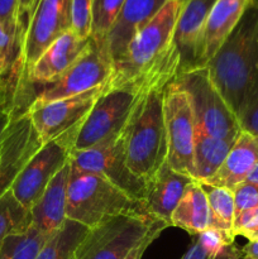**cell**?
<instances>
[{"instance_id": "3", "label": "cell", "mask_w": 258, "mask_h": 259, "mask_svg": "<svg viewBox=\"0 0 258 259\" xmlns=\"http://www.w3.org/2000/svg\"><path fill=\"white\" fill-rule=\"evenodd\" d=\"M180 9L179 0H167L159 12L137 33L125 53L113 65V73L105 83L106 90L136 82L180 57L174 45Z\"/></svg>"}, {"instance_id": "12", "label": "cell", "mask_w": 258, "mask_h": 259, "mask_svg": "<svg viewBox=\"0 0 258 259\" xmlns=\"http://www.w3.org/2000/svg\"><path fill=\"white\" fill-rule=\"evenodd\" d=\"M42 144L28 113L13 119L0 146V196L12 189L18 175Z\"/></svg>"}, {"instance_id": "14", "label": "cell", "mask_w": 258, "mask_h": 259, "mask_svg": "<svg viewBox=\"0 0 258 259\" xmlns=\"http://www.w3.org/2000/svg\"><path fill=\"white\" fill-rule=\"evenodd\" d=\"M217 0H187L181 5L174 45L181 57V71L199 67V50L207 17Z\"/></svg>"}, {"instance_id": "26", "label": "cell", "mask_w": 258, "mask_h": 259, "mask_svg": "<svg viewBox=\"0 0 258 259\" xmlns=\"http://www.w3.org/2000/svg\"><path fill=\"white\" fill-rule=\"evenodd\" d=\"M124 2L125 0H93V24L90 38H93L96 43L106 46V38L123 8Z\"/></svg>"}, {"instance_id": "6", "label": "cell", "mask_w": 258, "mask_h": 259, "mask_svg": "<svg viewBox=\"0 0 258 259\" xmlns=\"http://www.w3.org/2000/svg\"><path fill=\"white\" fill-rule=\"evenodd\" d=\"M72 168L80 172L98 175L143 202L146 181L137 176L126 163L124 131L119 136L83 151H72L70 156Z\"/></svg>"}, {"instance_id": "31", "label": "cell", "mask_w": 258, "mask_h": 259, "mask_svg": "<svg viewBox=\"0 0 258 259\" xmlns=\"http://www.w3.org/2000/svg\"><path fill=\"white\" fill-rule=\"evenodd\" d=\"M235 215L258 207V185L244 181L233 189Z\"/></svg>"}, {"instance_id": "1", "label": "cell", "mask_w": 258, "mask_h": 259, "mask_svg": "<svg viewBox=\"0 0 258 259\" xmlns=\"http://www.w3.org/2000/svg\"><path fill=\"white\" fill-rule=\"evenodd\" d=\"M205 67L215 88L238 116L258 71V0H253Z\"/></svg>"}, {"instance_id": "34", "label": "cell", "mask_w": 258, "mask_h": 259, "mask_svg": "<svg viewBox=\"0 0 258 259\" xmlns=\"http://www.w3.org/2000/svg\"><path fill=\"white\" fill-rule=\"evenodd\" d=\"M0 20L8 24H20L18 0H0Z\"/></svg>"}, {"instance_id": "39", "label": "cell", "mask_w": 258, "mask_h": 259, "mask_svg": "<svg viewBox=\"0 0 258 259\" xmlns=\"http://www.w3.org/2000/svg\"><path fill=\"white\" fill-rule=\"evenodd\" d=\"M242 252L249 255L250 258L258 259V242H249L242 248Z\"/></svg>"}, {"instance_id": "20", "label": "cell", "mask_w": 258, "mask_h": 259, "mask_svg": "<svg viewBox=\"0 0 258 259\" xmlns=\"http://www.w3.org/2000/svg\"><path fill=\"white\" fill-rule=\"evenodd\" d=\"M211 225L210 207L201 184L195 180L187 186L171 215V227L184 229L189 234L199 235Z\"/></svg>"}, {"instance_id": "38", "label": "cell", "mask_w": 258, "mask_h": 259, "mask_svg": "<svg viewBox=\"0 0 258 259\" xmlns=\"http://www.w3.org/2000/svg\"><path fill=\"white\" fill-rule=\"evenodd\" d=\"M239 253H240L239 248H237L234 244H232L225 247L222 252H219L217 255H214V257L210 259H237L238 255H239Z\"/></svg>"}, {"instance_id": "36", "label": "cell", "mask_w": 258, "mask_h": 259, "mask_svg": "<svg viewBox=\"0 0 258 259\" xmlns=\"http://www.w3.org/2000/svg\"><path fill=\"white\" fill-rule=\"evenodd\" d=\"M14 118L15 116L12 113H9L7 109H4L0 105V146H2L3 139H4L8 128H9L10 123H12V120Z\"/></svg>"}, {"instance_id": "16", "label": "cell", "mask_w": 258, "mask_h": 259, "mask_svg": "<svg viewBox=\"0 0 258 259\" xmlns=\"http://www.w3.org/2000/svg\"><path fill=\"white\" fill-rule=\"evenodd\" d=\"M167 0H125L116 17L108 38L109 53L113 65L125 53L137 33L159 12Z\"/></svg>"}, {"instance_id": "10", "label": "cell", "mask_w": 258, "mask_h": 259, "mask_svg": "<svg viewBox=\"0 0 258 259\" xmlns=\"http://www.w3.org/2000/svg\"><path fill=\"white\" fill-rule=\"evenodd\" d=\"M76 138V134H65L55 141L42 144L30 157L10 189L23 206L30 210L53 177L70 162Z\"/></svg>"}, {"instance_id": "4", "label": "cell", "mask_w": 258, "mask_h": 259, "mask_svg": "<svg viewBox=\"0 0 258 259\" xmlns=\"http://www.w3.org/2000/svg\"><path fill=\"white\" fill-rule=\"evenodd\" d=\"M147 214L144 204L98 175L71 167L66 218L88 229L120 215Z\"/></svg>"}, {"instance_id": "18", "label": "cell", "mask_w": 258, "mask_h": 259, "mask_svg": "<svg viewBox=\"0 0 258 259\" xmlns=\"http://www.w3.org/2000/svg\"><path fill=\"white\" fill-rule=\"evenodd\" d=\"M71 176V164L68 162L55 177L38 201L30 207L32 225L46 233H56L62 228L67 207L68 184Z\"/></svg>"}, {"instance_id": "41", "label": "cell", "mask_w": 258, "mask_h": 259, "mask_svg": "<svg viewBox=\"0 0 258 259\" xmlns=\"http://www.w3.org/2000/svg\"><path fill=\"white\" fill-rule=\"evenodd\" d=\"M237 259H253V258H250L249 255L245 254V253H243L242 249H240V253H239V255L237 257Z\"/></svg>"}, {"instance_id": "22", "label": "cell", "mask_w": 258, "mask_h": 259, "mask_svg": "<svg viewBox=\"0 0 258 259\" xmlns=\"http://www.w3.org/2000/svg\"><path fill=\"white\" fill-rule=\"evenodd\" d=\"M53 234L32 225L25 232L8 235L0 243V259H35Z\"/></svg>"}, {"instance_id": "21", "label": "cell", "mask_w": 258, "mask_h": 259, "mask_svg": "<svg viewBox=\"0 0 258 259\" xmlns=\"http://www.w3.org/2000/svg\"><path fill=\"white\" fill-rule=\"evenodd\" d=\"M235 139L214 138L195 129L194 169L196 181L206 182L217 174Z\"/></svg>"}, {"instance_id": "24", "label": "cell", "mask_w": 258, "mask_h": 259, "mask_svg": "<svg viewBox=\"0 0 258 259\" xmlns=\"http://www.w3.org/2000/svg\"><path fill=\"white\" fill-rule=\"evenodd\" d=\"M201 186L206 195L207 204L210 207V217H211L210 228H219L234 234L233 223L235 218V204L233 190L211 186L207 184H201Z\"/></svg>"}, {"instance_id": "9", "label": "cell", "mask_w": 258, "mask_h": 259, "mask_svg": "<svg viewBox=\"0 0 258 259\" xmlns=\"http://www.w3.org/2000/svg\"><path fill=\"white\" fill-rule=\"evenodd\" d=\"M167 134V162L175 171L192 177L194 169L195 118L186 91L169 82L163 99Z\"/></svg>"}, {"instance_id": "37", "label": "cell", "mask_w": 258, "mask_h": 259, "mask_svg": "<svg viewBox=\"0 0 258 259\" xmlns=\"http://www.w3.org/2000/svg\"><path fill=\"white\" fill-rule=\"evenodd\" d=\"M209 254L202 249V247L200 245V243L197 240H195L194 244L189 248L185 255L182 257V259H210Z\"/></svg>"}, {"instance_id": "35", "label": "cell", "mask_w": 258, "mask_h": 259, "mask_svg": "<svg viewBox=\"0 0 258 259\" xmlns=\"http://www.w3.org/2000/svg\"><path fill=\"white\" fill-rule=\"evenodd\" d=\"M35 0H18V7H19V22L22 25V30L24 32L25 24L29 18L30 12L34 7Z\"/></svg>"}, {"instance_id": "7", "label": "cell", "mask_w": 258, "mask_h": 259, "mask_svg": "<svg viewBox=\"0 0 258 259\" xmlns=\"http://www.w3.org/2000/svg\"><path fill=\"white\" fill-rule=\"evenodd\" d=\"M113 73V60L106 46L90 38L88 48L56 82L38 91L30 106H40L104 86Z\"/></svg>"}, {"instance_id": "25", "label": "cell", "mask_w": 258, "mask_h": 259, "mask_svg": "<svg viewBox=\"0 0 258 259\" xmlns=\"http://www.w3.org/2000/svg\"><path fill=\"white\" fill-rule=\"evenodd\" d=\"M30 227V210L18 201L12 190L0 196V243L8 235L23 233Z\"/></svg>"}, {"instance_id": "32", "label": "cell", "mask_w": 258, "mask_h": 259, "mask_svg": "<svg viewBox=\"0 0 258 259\" xmlns=\"http://www.w3.org/2000/svg\"><path fill=\"white\" fill-rule=\"evenodd\" d=\"M233 233L235 237H244L248 242H258V207L235 215Z\"/></svg>"}, {"instance_id": "30", "label": "cell", "mask_w": 258, "mask_h": 259, "mask_svg": "<svg viewBox=\"0 0 258 259\" xmlns=\"http://www.w3.org/2000/svg\"><path fill=\"white\" fill-rule=\"evenodd\" d=\"M234 234L219 228H209L205 232L197 235V242L202 247V249L210 255L214 257L218 253L222 252L228 245L234 244Z\"/></svg>"}, {"instance_id": "19", "label": "cell", "mask_w": 258, "mask_h": 259, "mask_svg": "<svg viewBox=\"0 0 258 259\" xmlns=\"http://www.w3.org/2000/svg\"><path fill=\"white\" fill-rule=\"evenodd\" d=\"M258 164V136L242 131L217 174L201 184L233 190Z\"/></svg>"}, {"instance_id": "40", "label": "cell", "mask_w": 258, "mask_h": 259, "mask_svg": "<svg viewBox=\"0 0 258 259\" xmlns=\"http://www.w3.org/2000/svg\"><path fill=\"white\" fill-rule=\"evenodd\" d=\"M245 181L253 182V184L258 185V164L254 167V168L252 169V172L248 175V177H247V180H245Z\"/></svg>"}, {"instance_id": "2", "label": "cell", "mask_w": 258, "mask_h": 259, "mask_svg": "<svg viewBox=\"0 0 258 259\" xmlns=\"http://www.w3.org/2000/svg\"><path fill=\"white\" fill-rule=\"evenodd\" d=\"M176 76H163L144 93L124 129L126 163L146 182L167 161L163 99L166 88Z\"/></svg>"}, {"instance_id": "29", "label": "cell", "mask_w": 258, "mask_h": 259, "mask_svg": "<svg viewBox=\"0 0 258 259\" xmlns=\"http://www.w3.org/2000/svg\"><path fill=\"white\" fill-rule=\"evenodd\" d=\"M93 0H71V30L81 39H90Z\"/></svg>"}, {"instance_id": "15", "label": "cell", "mask_w": 258, "mask_h": 259, "mask_svg": "<svg viewBox=\"0 0 258 259\" xmlns=\"http://www.w3.org/2000/svg\"><path fill=\"white\" fill-rule=\"evenodd\" d=\"M195 180L175 171L164 162L151 180L146 182L143 204L149 217L159 219L171 227V215L184 196L187 186Z\"/></svg>"}, {"instance_id": "17", "label": "cell", "mask_w": 258, "mask_h": 259, "mask_svg": "<svg viewBox=\"0 0 258 259\" xmlns=\"http://www.w3.org/2000/svg\"><path fill=\"white\" fill-rule=\"evenodd\" d=\"M252 2L253 0H217L202 33L199 50V67H205L211 60L220 46L237 27Z\"/></svg>"}, {"instance_id": "8", "label": "cell", "mask_w": 258, "mask_h": 259, "mask_svg": "<svg viewBox=\"0 0 258 259\" xmlns=\"http://www.w3.org/2000/svg\"><path fill=\"white\" fill-rule=\"evenodd\" d=\"M153 219L146 214L120 215L91 228L76 250V259H124Z\"/></svg>"}, {"instance_id": "5", "label": "cell", "mask_w": 258, "mask_h": 259, "mask_svg": "<svg viewBox=\"0 0 258 259\" xmlns=\"http://www.w3.org/2000/svg\"><path fill=\"white\" fill-rule=\"evenodd\" d=\"M172 82L189 95L196 131L219 139L239 136L242 129L237 115L215 88L206 67L181 71Z\"/></svg>"}, {"instance_id": "27", "label": "cell", "mask_w": 258, "mask_h": 259, "mask_svg": "<svg viewBox=\"0 0 258 259\" xmlns=\"http://www.w3.org/2000/svg\"><path fill=\"white\" fill-rule=\"evenodd\" d=\"M22 34L20 24H8L0 20V78L9 72L17 60Z\"/></svg>"}, {"instance_id": "11", "label": "cell", "mask_w": 258, "mask_h": 259, "mask_svg": "<svg viewBox=\"0 0 258 259\" xmlns=\"http://www.w3.org/2000/svg\"><path fill=\"white\" fill-rule=\"evenodd\" d=\"M104 88L105 85L80 95L28 108L27 113L42 143L55 141L67 133L78 136L86 118L103 95Z\"/></svg>"}, {"instance_id": "28", "label": "cell", "mask_w": 258, "mask_h": 259, "mask_svg": "<svg viewBox=\"0 0 258 259\" xmlns=\"http://www.w3.org/2000/svg\"><path fill=\"white\" fill-rule=\"evenodd\" d=\"M237 118L242 131L258 136V71L245 93Z\"/></svg>"}, {"instance_id": "33", "label": "cell", "mask_w": 258, "mask_h": 259, "mask_svg": "<svg viewBox=\"0 0 258 259\" xmlns=\"http://www.w3.org/2000/svg\"><path fill=\"white\" fill-rule=\"evenodd\" d=\"M168 227L169 225L167 224V223L162 222V220L159 219H153V222H152L151 227H149L146 235H144V237L142 238L131 250H129L128 254L125 255L124 259H142L147 248H148L149 245L152 244V242H153L157 237H159V234Z\"/></svg>"}, {"instance_id": "13", "label": "cell", "mask_w": 258, "mask_h": 259, "mask_svg": "<svg viewBox=\"0 0 258 259\" xmlns=\"http://www.w3.org/2000/svg\"><path fill=\"white\" fill-rule=\"evenodd\" d=\"M89 43L90 39H81L71 29L63 33L43 51L29 70L28 83L30 88L42 89L56 82L77 61Z\"/></svg>"}, {"instance_id": "42", "label": "cell", "mask_w": 258, "mask_h": 259, "mask_svg": "<svg viewBox=\"0 0 258 259\" xmlns=\"http://www.w3.org/2000/svg\"><path fill=\"white\" fill-rule=\"evenodd\" d=\"M179 2H180V4H181V5H184V4H185V3H186V2H187V0H179Z\"/></svg>"}, {"instance_id": "23", "label": "cell", "mask_w": 258, "mask_h": 259, "mask_svg": "<svg viewBox=\"0 0 258 259\" xmlns=\"http://www.w3.org/2000/svg\"><path fill=\"white\" fill-rule=\"evenodd\" d=\"M88 228L67 219L52 235L35 259H76V250L85 238Z\"/></svg>"}]
</instances>
